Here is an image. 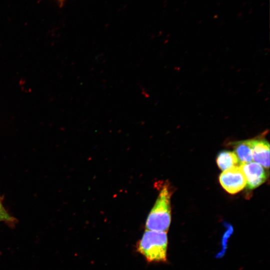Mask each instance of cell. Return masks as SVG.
Wrapping results in <instances>:
<instances>
[{"label": "cell", "instance_id": "obj_1", "mask_svg": "<svg viewBox=\"0 0 270 270\" xmlns=\"http://www.w3.org/2000/svg\"><path fill=\"white\" fill-rule=\"evenodd\" d=\"M156 202L146 222V230L166 232L172 219L170 198L172 190L168 183L161 186Z\"/></svg>", "mask_w": 270, "mask_h": 270}, {"label": "cell", "instance_id": "obj_2", "mask_svg": "<svg viewBox=\"0 0 270 270\" xmlns=\"http://www.w3.org/2000/svg\"><path fill=\"white\" fill-rule=\"evenodd\" d=\"M168 237L167 232L146 230L138 241L136 248L148 262L167 261Z\"/></svg>", "mask_w": 270, "mask_h": 270}, {"label": "cell", "instance_id": "obj_3", "mask_svg": "<svg viewBox=\"0 0 270 270\" xmlns=\"http://www.w3.org/2000/svg\"><path fill=\"white\" fill-rule=\"evenodd\" d=\"M220 182L228 192L235 194L246 186V180L240 166L226 170L220 175Z\"/></svg>", "mask_w": 270, "mask_h": 270}, {"label": "cell", "instance_id": "obj_4", "mask_svg": "<svg viewBox=\"0 0 270 270\" xmlns=\"http://www.w3.org/2000/svg\"><path fill=\"white\" fill-rule=\"evenodd\" d=\"M246 180V188L253 190L260 186L267 178V174L264 168L256 162H250L240 165Z\"/></svg>", "mask_w": 270, "mask_h": 270}, {"label": "cell", "instance_id": "obj_5", "mask_svg": "<svg viewBox=\"0 0 270 270\" xmlns=\"http://www.w3.org/2000/svg\"><path fill=\"white\" fill-rule=\"evenodd\" d=\"M252 158L256 162L266 168L270 167V144L264 138L251 140Z\"/></svg>", "mask_w": 270, "mask_h": 270}, {"label": "cell", "instance_id": "obj_6", "mask_svg": "<svg viewBox=\"0 0 270 270\" xmlns=\"http://www.w3.org/2000/svg\"><path fill=\"white\" fill-rule=\"evenodd\" d=\"M234 152L238 160L240 165L252 161L251 140H242L233 143Z\"/></svg>", "mask_w": 270, "mask_h": 270}, {"label": "cell", "instance_id": "obj_7", "mask_svg": "<svg viewBox=\"0 0 270 270\" xmlns=\"http://www.w3.org/2000/svg\"><path fill=\"white\" fill-rule=\"evenodd\" d=\"M218 167L224 171L234 166H240L238 160L234 152L220 151L216 157Z\"/></svg>", "mask_w": 270, "mask_h": 270}, {"label": "cell", "instance_id": "obj_8", "mask_svg": "<svg viewBox=\"0 0 270 270\" xmlns=\"http://www.w3.org/2000/svg\"><path fill=\"white\" fill-rule=\"evenodd\" d=\"M14 218L6 212L0 199V222H14Z\"/></svg>", "mask_w": 270, "mask_h": 270}, {"label": "cell", "instance_id": "obj_9", "mask_svg": "<svg viewBox=\"0 0 270 270\" xmlns=\"http://www.w3.org/2000/svg\"><path fill=\"white\" fill-rule=\"evenodd\" d=\"M61 4L64 2V0H57Z\"/></svg>", "mask_w": 270, "mask_h": 270}]
</instances>
